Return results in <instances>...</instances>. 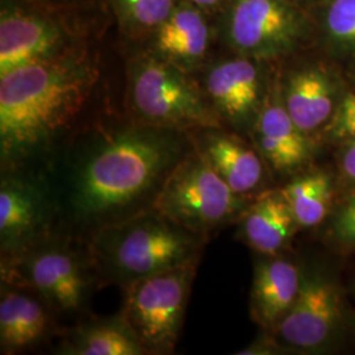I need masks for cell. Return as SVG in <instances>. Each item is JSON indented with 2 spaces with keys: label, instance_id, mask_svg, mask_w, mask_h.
I'll return each instance as SVG.
<instances>
[{
  "label": "cell",
  "instance_id": "cell-1",
  "mask_svg": "<svg viewBox=\"0 0 355 355\" xmlns=\"http://www.w3.org/2000/svg\"><path fill=\"white\" fill-rule=\"evenodd\" d=\"M96 73L69 58H46L0 76L3 162L37 152L67 127L89 96Z\"/></svg>",
  "mask_w": 355,
  "mask_h": 355
},
{
  "label": "cell",
  "instance_id": "cell-2",
  "mask_svg": "<svg viewBox=\"0 0 355 355\" xmlns=\"http://www.w3.org/2000/svg\"><path fill=\"white\" fill-rule=\"evenodd\" d=\"M182 157L177 142L159 133L125 132L104 141L76 170V214L111 220L158 191Z\"/></svg>",
  "mask_w": 355,
  "mask_h": 355
},
{
  "label": "cell",
  "instance_id": "cell-3",
  "mask_svg": "<svg viewBox=\"0 0 355 355\" xmlns=\"http://www.w3.org/2000/svg\"><path fill=\"white\" fill-rule=\"evenodd\" d=\"M207 239L159 215L153 208L102 225L91 254L103 274L121 287L199 261Z\"/></svg>",
  "mask_w": 355,
  "mask_h": 355
},
{
  "label": "cell",
  "instance_id": "cell-4",
  "mask_svg": "<svg viewBox=\"0 0 355 355\" xmlns=\"http://www.w3.org/2000/svg\"><path fill=\"white\" fill-rule=\"evenodd\" d=\"M150 208L207 239L241 212L243 199L193 148L184 153L166 175Z\"/></svg>",
  "mask_w": 355,
  "mask_h": 355
},
{
  "label": "cell",
  "instance_id": "cell-5",
  "mask_svg": "<svg viewBox=\"0 0 355 355\" xmlns=\"http://www.w3.org/2000/svg\"><path fill=\"white\" fill-rule=\"evenodd\" d=\"M196 262L174 267L125 287L121 316L145 354H170L184 321Z\"/></svg>",
  "mask_w": 355,
  "mask_h": 355
},
{
  "label": "cell",
  "instance_id": "cell-6",
  "mask_svg": "<svg viewBox=\"0 0 355 355\" xmlns=\"http://www.w3.org/2000/svg\"><path fill=\"white\" fill-rule=\"evenodd\" d=\"M130 102L141 121L162 129H214L217 120L200 92L171 62L149 58L132 76Z\"/></svg>",
  "mask_w": 355,
  "mask_h": 355
},
{
  "label": "cell",
  "instance_id": "cell-7",
  "mask_svg": "<svg viewBox=\"0 0 355 355\" xmlns=\"http://www.w3.org/2000/svg\"><path fill=\"white\" fill-rule=\"evenodd\" d=\"M3 279L31 287L62 312H76L89 288L76 254L62 248H35L3 261Z\"/></svg>",
  "mask_w": 355,
  "mask_h": 355
},
{
  "label": "cell",
  "instance_id": "cell-8",
  "mask_svg": "<svg viewBox=\"0 0 355 355\" xmlns=\"http://www.w3.org/2000/svg\"><path fill=\"white\" fill-rule=\"evenodd\" d=\"M343 320L337 287L320 274H302L297 297L275 329L283 345L312 352L333 343Z\"/></svg>",
  "mask_w": 355,
  "mask_h": 355
},
{
  "label": "cell",
  "instance_id": "cell-9",
  "mask_svg": "<svg viewBox=\"0 0 355 355\" xmlns=\"http://www.w3.org/2000/svg\"><path fill=\"white\" fill-rule=\"evenodd\" d=\"M49 225L48 202L37 187L19 178H3L0 186V243L3 258L37 248Z\"/></svg>",
  "mask_w": 355,
  "mask_h": 355
},
{
  "label": "cell",
  "instance_id": "cell-10",
  "mask_svg": "<svg viewBox=\"0 0 355 355\" xmlns=\"http://www.w3.org/2000/svg\"><path fill=\"white\" fill-rule=\"evenodd\" d=\"M296 16L282 0H237L230 17L233 45L250 55L268 57L290 48Z\"/></svg>",
  "mask_w": 355,
  "mask_h": 355
},
{
  "label": "cell",
  "instance_id": "cell-11",
  "mask_svg": "<svg viewBox=\"0 0 355 355\" xmlns=\"http://www.w3.org/2000/svg\"><path fill=\"white\" fill-rule=\"evenodd\" d=\"M302 284L297 267L284 258L268 255L257 263L252 286V315L267 329L275 327L295 303Z\"/></svg>",
  "mask_w": 355,
  "mask_h": 355
},
{
  "label": "cell",
  "instance_id": "cell-12",
  "mask_svg": "<svg viewBox=\"0 0 355 355\" xmlns=\"http://www.w3.org/2000/svg\"><path fill=\"white\" fill-rule=\"evenodd\" d=\"M60 41L54 26L35 16L3 13L0 21V76L51 58Z\"/></svg>",
  "mask_w": 355,
  "mask_h": 355
},
{
  "label": "cell",
  "instance_id": "cell-13",
  "mask_svg": "<svg viewBox=\"0 0 355 355\" xmlns=\"http://www.w3.org/2000/svg\"><path fill=\"white\" fill-rule=\"evenodd\" d=\"M195 148L237 195L243 196L261 184L263 178L261 153L236 136L218 132L204 133Z\"/></svg>",
  "mask_w": 355,
  "mask_h": 355
},
{
  "label": "cell",
  "instance_id": "cell-14",
  "mask_svg": "<svg viewBox=\"0 0 355 355\" xmlns=\"http://www.w3.org/2000/svg\"><path fill=\"white\" fill-rule=\"evenodd\" d=\"M255 140L263 161L278 173H290L303 165L309 154L305 133L279 104L263 108L255 125Z\"/></svg>",
  "mask_w": 355,
  "mask_h": 355
},
{
  "label": "cell",
  "instance_id": "cell-15",
  "mask_svg": "<svg viewBox=\"0 0 355 355\" xmlns=\"http://www.w3.org/2000/svg\"><path fill=\"white\" fill-rule=\"evenodd\" d=\"M299 224L280 191H266L246 209L241 234L257 253L277 255L290 242Z\"/></svg>",
  "mask_w": 355,
  "mask_h": 355
},
{
  "label": "cell",
  "instance_id": "cell-16",
  "mask_svg": "<svg viewBox=\"0 0 355 355\" xmlns=\"http://www.w3.org/2000/svg\"><path fill=\"white\" fill-rule=\"evenodd\" d=\"M205 87L220 114L232 121H242L258 103L259 74L249 60L236 58L215 66Z\"/></svg>",
  "mask_w": 355,
  "mask_h": 355
},
{
  "label": "cell",
  "instance_id": "cell-17",
  "mask_svg": "<svg viewBox=\"0 0 355 355\" xmlns=\"http://www.w3.org/2000/svg\"><path fill=\"white\" fill-rule=\"evenodd\" d=\"M49 330V315L36 297L7 290L0 300V345L3 353L35 346Z\"/></svg>",
  "mask_w": 355,
  "mask_h": 355
},
{
  "label": "cell",
  "instance_id": "cell-18",
  "mask_svg": "<svg viewBox=\"0 0 355 355\" xmlns=\"http://www.w3.org/2000/svg\"><path fill=\"white\" fill-rule=\"evenodd\" d=\"M209 44V31L202 13L182 4L159 26L157 46L168 62L191 64L199 61Z\"/></svg>",
  "mask_w": 355,
  "mask_h": 355
},
{
  "label": "cell",
  "instance_id": "cell-19",
  "mask_svg": "<svg viewBox=\"0 0 355 355\" xmlns=\"http://www.w3.org/2000/svg\"><path fill=\"white\" fill-rule=\"evenodd\" d=\"M284 107L303 133L316 130L328 120L333 108L328 79L316 70L295 74L287 87Z\"/></svg>",
  "mask_w": 355,
  "mask_h": 355
},
{
  "label": "cell",
  "instance_id": "cell-20",
  "mask_svg": "<svg viewBox=\"0 0 355 355\" xmlns=\"http://www.w3.org/2000/svg\"><path fill=\"white\" fill-rule=\"evenodd\" d=\"M64 350V354L74 355L145 354L121 315L79 328L74 336L66 341Z\"/></svg>",
  "mask_w": 355,
  "mask_h": 355
},
{
  "label": "cell",
  "instance_id": "cell-21",
  "mask_svg": "<svg viewBox=\"0 0 355 355\" xmlns=\"http://www.w3.org/2000/svg\"><path fill=\"white\" fill-rule=\"evenodd\" d=\"M280 192L290 205L299 227H316L328 215L331 187L329 178L324 173L296 178Z\"/></svg>",
  "mask_w": 355,
  "mask_h": 355
},
{
  "label": "cell",
  "instance_id": "cell-22",
  "mask_svg": "<svg viewBox=\"0 0 355 355\" xmlns=\"http://www.w3.org/2000/svg\"><path fill=\"white\" fill-rule=\"evenodd\" d=\"M120 11L135 26H161L174 11V0H117Z\"/></svg>",
  "mask_w": 355,
  "mask_h": 355
},
{
  "label": "cell",
  "instance_id": "cell-23",
  "mask_svg": "<svg viewBox=\"0 0 355 355\" xmlns=\"http://www.w3.org/2000/svg\"><path fill=\"white\" fill-rule=\"evenodd\" d=\"M328 26L334 37L355 44V0H334L328 12Z\"/></svg>",
  "mask_w": 355,
  "mask_h": 355
},
{
  "label": "cell",
  "instance_id": "cell-24",
  "mask_svg": "<svg viewBox=\"0 0 355 355\" xmlns=\"http://www.w3.org/2000/svg\"><path fill=\"white\" fill-rule=\"evenodd\" d=\"M333 234L338 241L355 248V196L337 212L333 223Z\"/></svg>",
  "mask_w": 355,
  "mask_h": 355
},
{
  "label": "cell",
  "instance_id": "cell-25",
  "mask_svg": "<svg viewBox=\"0 0 355 355\" xmlns=\"http://www.w3.org/2000/svg\"><path fill=\"white\" fill-rule=\"evenodd\" d=\"M336 132L343 137H355V95H350L345 99Z\"/></svg>",
  "mask_w": 355,
  "mask_h": 355
},
{
  "label": "cell",
  "instance_id": "cell-26",
  "mask_svg": "<svg viewBox=\"0 0 355 355\" xmlns=\"http://www.w3.org/2000/svg\"><path fill=\"white\" fill-rule=\"evenodd\" d=\"M349 140L341 157V168L345 177L355 182V137Z\"/></svg>",
  "mask_w": 355,
  "mask_h": 355
},
{
  "label": "cell",
  "instance_id": "cell-27",
  "mask_svg": "<svg viewBox=\"0 0 355 355\" xmlns=\"http://www.w3.org/2000/svg\"><path fill=\"white\" fill-rule=\"evenodd\" d=\"M271 350H272V346L270 343L259 341L243 349V352H240V354H271L272 353Z\"/></svg>",
  "mask_w": 355,
  "mask_h": 355
},
{
  "label": "cell",
  "instance_id": "cell-28",
  "mask_svg": "<svg viewBox=\"0 0 355 355\" xmlns=\"http://www.w3.org/2000/svg\"><path fill=\"white\" fill-rule=\"evenodd\" d=\"M193 4H196V6H199V7H212V6H215L217 4L220 0H191Z\"/></svg>",
  "mask_w": 355,
  "mask_h": 355
}]
</instances>
